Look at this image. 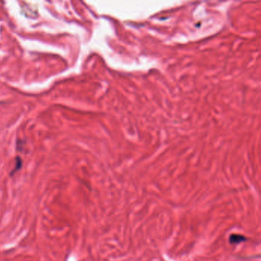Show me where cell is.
Masks as SVG:
<instances>
[{
	"label": "cell",
	"instance_id": "6da1fadb",
	"mask_svg": "<svg viewBox=\"0 0 261 261\" xmlns=\"http://www.w3.org/2000/svg\"><path fill=\"white\" fill-rule=\"evenodd\" d=\"M243 241H245V238L241 235H233L230 237V242L232 244H238Z\"/></svg>",
	"mask_w": 261,
	"mask_h": 261
}]
</instances>
